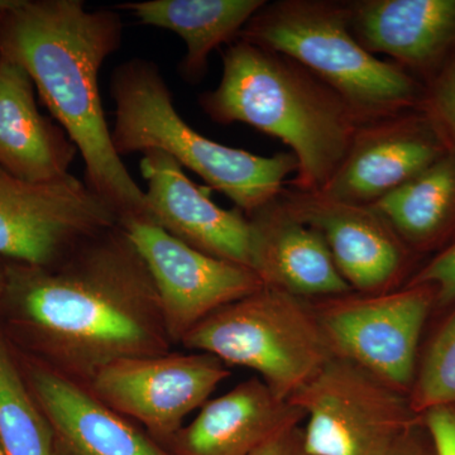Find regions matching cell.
I'll list each match as a JSON object with an SVG mask.
<instances>
[{
    "label": "cell",
    "instance_id": "cell-31",
    "mask_svg": "<svg viewBox=\"0 0 455 455\" xmlns=\"http://www.w3.org/2000/svg\"><path fill=\"white\" fill-rule=\"evenodd\" d=\"M8 9V8H7ZM5 11V9H0V16H2V12Z\"/></svg>",
    "mask_w": 455,
    "mask_h": 455
},
{
    "label": "cell",
    "instance_id": "cell-27",
    "mask_svg": "<svg viewBox=\"0 0 455 455\" xmlns=\"http://www.w3.org/2000/svg\"><path fill=\"white\" fill-rule=\"evenodd\" d=\"M251 455H309L305 449L301 425L281 431Z\"/></svg>",
    "mask_w": 455,
    "mask_h": 455
},
{
    "label": "cell",
    "instance_id": "cell-23",
    "mask_svg": "<svg viewBox=\"0 0 455 455\" xmlns=\"http://www.w3.org/2000/svg\"><path fill=\"white\" fill-rule=\"evenodd\" d=\"M415 414L455 405V309L440 326L416 370L409 394Z\"/></svg>",
    "mask_w": 455,
    "mask_h": 455
},
{
    "label": "cell",
    "instance_id": "cell-7",
    "mask_svg": "<svg viewBox=\"0 0 455 455\" xmlns=\"http://www.w3.org/2000/svg\"><path fill=\"white\" fill-rule=\"evenodd\" d=\"M289 401L305 415L309 455H388L421 420L409 395L337 355Z\"/></svg>",
    "mask_w": 455,
    "mask_h": 455
},
{
    "label": "cell",
    "instance_id": "cell-6",
    "mask_svg": "<svg viewBox=\"0 0 455 455\" xmlns=\"http://www.w3.org/2000/svg\"><path fill=\"white\" fill-rule=\"evenodd\" d=\"M181 346L250 368L287 401L334 355L313 301L265 286L205 317Z\"/></svg>",
    "mask_w": 455,
    "mask_h": 455
},
{
    "label": "cell",
    "instance_id": "cell-1",
    "mask_svg": "<svg viewBox=\"0 0 455 455\" xmlns=\"http://www.w3.org/2000/svg\"><path fill=\"white\" fill-rule=\"evenodd\" d=\"M4 262L0 305L57 372L88 385L113 362L171 352L154 280L119 224L51 267Z\"/></svg>",
    "mask_w": 455,
    "mask_h": 455
},
{
    "label": "cell",
    "instance_id": "cell-10",
    "mask_svg": "<svg viewBox=\"0 0 455 455\" xmlns=\"http://www.w3.org/2000/svg\"><path fill=\"white\" fill-rule=\"evenodd\" d=\"M229 376L228 366L208 353L169 352L113 362L86 386L101 403L166 444Z\"/></svg>",
    "mask_w": 455,
    "mask_h": 455
},
{
    "label": "cell",
    "instance_id": "cell-9",
    "mask_svg": "<svg viewBox=\"0 0 455 455\" xmlns=\"http://www.w3.org/2000/svg\"><path fill=\"white\" fill-rule=\"evenodd\" d=\"M116 212L74 175L26 181L0 169V259L51 267L118 226Z\"/></svg>",
    "mask_w": 455,
    "mask_h": 455
},
{
    "label": "cell",
    "instance_id": "cell-19",
    "mask_svg": "<svg viewBox=\"0 0 455 455\" xmlns=\"http://www.w3.org/2000/svg\"><path fill=\"white\" fill-rule=\"evenodd\" d=\"M76 154L59 123L38 109L29 74L0 55V169L26 181H55L70 175Z\"/></svg>",
    "mask_w": 455,
    "mask_h": 455
},
{
    "label": "cell",
    "instance_id": "cell-30",
    "mask_svg": "<svg viewBox=\"0 0 455 455\" xmlns=\"http://www.w3.org/2000/svg\"><path fill=\"white\" fill-rule=\"evenodd\" d=\"M0 455H7L5 454L4 449H3L2 444H0Z\"/></svg>",
    "mask_w": 455,
    "mask_h": 455
},
{
    "label": "cell",
    "instance_id": "cell-3",
    "mask_svg": "<svg viewBox=\"0 0 455 455\" xmlns=\"http://www.w3.org/2000/svg\"><path fill=\"white\" fill-rule=\"evenodd\" d=\"M218 124L243 123L280 140L298 160L287 187L320 193L339 169L361 122L343 98L291 57L236 40L217 88L199 95Z\"/></svg>",
    "mask_w": 455,
    "mask_h": 455
},
{
    "label": "cell",
    "instance_id": "cell-20",
    "mask_svg": "<svg viewBox=\"0 0 455 455\" xmlns=\"http://www.w3.org/2000/svg\"><path fill=\"white\" fill-rule=\"evenodd\" d=\"M266 0H148L116 5L145 26L175 32L187 44L180 75L190 84L202 82L212 51L238 40Z\"/></svg>",
    "mask_w": 455,
    "mask_h": 455
},
{
    "label": "cell",
    "instance_id": "cell-29",
    "mask_svg": "<svg viewBox=\"0 0 455 455\" xmlns=\"http://www.w3.org/2000/svg\"><path fill=\"white\" fill-rule=\"evenodd\" d=\"M5 286V262L0 259V299H2L3 291Z\"/></svg>",
    "mask_w": 455,
    "mask_h": 455
},
{
    "label": "cell",
    "instance_id": "cell-11",
    "mask_svg": "<svg viewBox=\"0 0 455 455\" xmlns=\"http://www.w3.org/2000/svg\"><path fill=\"white\" fill-rule=\"evenodd\" d=\"M119 226L154 280L173 346L214 311L263 287L252 268L200 252L154 221L125 218Z\"/></svg>",
    "mask_w": 455,
    "mask_h": 455
},
{
    "label": "cell",
    "instance_id": "cell-25",
    "mask_svg": "<svg viewBox=\"0 0 455 455\" xmlns=\"http://www.w3.org/2000/svg\"><path fill=\"white\" fill-rule=\"evenodd\" d=\"M406 284H430L435 290L436 307L455 305V242L416 269Z\"/></svg>",
    "mask_w": 455,
    "mask_h": 455
},
{
    "label": "cell",
    "instance_id": "cell-22",
    "mask_svg": "<svg viewBox=\"0 0 455 455\" xmlns=\"http://www.w3.org/2000/svg\"><path fill=\"white\" fill-rule=\"evenodd\" d=\"M0 444L7 455H59L49 421L2 333Z\"/></svg>",
    "mask_w": 455,
    "mask_h": 455
},
{
    "label": "cell",
    "instance_id": "cell-26",
    "mask_svg": "<svg viewBox=\"0 0 455 455\" xmlns=\"http://www.w3.org/2000/svg\"><path fill=\"white\" fill-rule=\"evenodd\" d=\"M436 455H455V405L438 407L421 415Z\"/></svg>",
    "mask_w": 455,
    "mask_h": 455
},
{
    "label": "cell",
    "instance_id": "cell-12",
    "mask_svg": "<svg viewBox=\"0 0 455 455\" xmlns=\"http://www.w3.org/2000/svg\"><path fill=\"white\" fill-rule=\"evenodd\" d=\"M278 200L293 217L323 235L353 291H391L415 274L412 267L419 256L373 206L338 202L287 185Z\"/></svg>",
    "mask_w": 455,
    "mask_h": 455
},
{
    "label": "cell",
    "instance_id": "cell-28",
    "mask_svg": "<svg viewBox=\"0 0 455 455\" xmlns=\"http://www.w3.org/2000/svg\"><path fill=\"white\" fill-rule=\"evenodd\" d=\"M388 455H436L433 442L423 421L412 425L397 440Z\"/></svg>",
    "mask_w": 455,
    "mask_h": 455
},
{
    "label": "cell",
    "instance_id": "cell-13",
    "mask_svg": "<svg viewBox=\"0 0 455 455\" xmlns=\"http://www.w3.org/2000/svg\"><path fill=\"white\" fill-rule=\"evenodd\" d=\"M447 154L419 108L362 123L339 169L317 194L372 206Z\"/></svg>",
    "mask_w": 455,
    "mask_h": 455
},
{
    "label": "cell",
    "instance_id": "cell-18",
    "mask_svg": "<svg viewBox=\"0 0 455 455\" xmlns=\"http://www.w3.org/2000/svg\"><path fill=\"white\" fill-rule=\"evenodd\" d=\"M305 420L298 407L259 379H245L204 403L166 443L171 455H251L281 431Z\"/></svg>",
    "mask_w": 455,
    "mask_h": 455
},
{
    "label": "cell",
    "instance_id": "cell-17",
    "mask_svg": "<svg viewBox=\"0 0 455 455\" xmlns=\"http://www.w3.org/2000/svg\"><path fill=\"white\" fill-rule=\"evenodd\" d=\"M251 268L263 286L314 301L353 292L323 235L287 211L278 196L245 215Z\"/></svg>",
    "mask_w": 455,
    "mask_h": 455
},
{
    "label": "cell",
    "instance_id": "cell-8",
    "mask_svg": "<svg viewBox=\"0 0 455 455\" xmlns=\"http://www.w3.org/2000/svg\"><path fill=\"white\" fill-rule=\"evenodd\" d=\"M435 300L430 284H405L391 291H353L313 304L334 355L409 395L421 333Z\"/></svg>",
    "mask_w": 455,
    "mask_h": 455
},
{
    "label": "cell",
    "instance_id": "cell-16",
    "mask_svg": "<svg viewBox=\"0 0 455 455\" xmlns=\"http://www.w3.org/2000/svg\"><path fill=\"white\" fill-rule=\"evenodd\" d=\"M46 416L59 455H171L130 419L114 411L88 386L28 359L22 368Z\"/></svg>",
    "mask_w": 455,
    "mask_h": 455
},
{
    "label": "cell",
    "instance_id": "cell-5",
    "mask_svg": "<svg viewBox=\"0 0 455 455\" xmlns=\"http://www.w3.org/2000/svg\"><path fill=\"white\" fill-rule=\"evenodd\" d=\"M238 38L291 57L337 92L361 124L414 109L423 95V84L355 40L343 0L266 2Z\"/></svg>",
    "mask_w": 455,
    "mask_h": 455
},
{
    "label": "cell",
    "instance_id": "cell-4",
    "mask_svg": "<svg viewBox=\"0 0 455 455\" xmlns=\"http://www.w3.org/2000/svg\"><path fill=\"white\" fill-rule=\"evenodd\" d=\"M116 104L112 130L119 157L158 149L194 171L245 215L274 202L284 181L298 172L291 152L259 156L215 142L184 121L176 110L160 68L149 60H128L113 71Z\"/></svg>",
    "mask_w": 455,
    "mask_h": 455
},
{
    "label": "cell",
    "instance_id": "cell-15",
    "mask_svg": "<svg viewBox=\"0 0 455 455\" xmlns=\"http://www.w3.org/2000/svg\"><path fill=\"white\" fill-rule=\"evenodd\" d=\"M346 5L355 40L423 85L455 57V0H346Z\"/></svg>",
    "mask_w": 455,
    "mask_h": 455
},
{
    "label": "cell",
    "instance_id": "cell-24",
    "mask_svg": "<svg viewBox=\"0 0 455 455\" xmlns=\"http://www.w3.org/2000/svg\"><path fill=\"white\" fill-rule=\"evenodd\" d=\"M418 108L438 132L448 152L455 155V57L434 79L424 84Z\"/></svg>",
    "mask_w": 455,
    "mask_h": 455
},
{
    "label": "cell",
    "instance_id": "cell-14",
    "mask_svg": "<svg viewBox=\"0 0 455 455\" xmlns=\"http://www.w3.org/2000/svg\"><path fill=\"white\" fill-rule=\"evenodd\" d=\"M140 167L147 182V220L200 252L251 268V228L243 212L212 203L158 149L145 152Z\"/></svg>",
    "mask_w": 455,
    "mask_h": 455
},
{
    "label": "cell",
    "instance_id": "cell-21",
    "mask_svg": "<svg viewBox=\"0 0 455 455\" xmlns=\"http://www.w3.org/2000/svg\"><path fill=\"white\" fill-rule=\"evenodd\" d=\"M416 254H438L455 242V155L431 166L372 205Z\"/></svg>",
    "mask_w": 455,
    "mask_h": 455
},
{
    "label": "cell",
    "instance_id": "cell-2",
    "mask_svg": "<svg viewBox=\"0 0 455 455\" xmlns=\"http://www.w3.org/2000/svg\"><path fill=\"white\" fill-rule=\"evenodd\" d=\"M123 22L82 0H16L0 16V55L29 74L44 106L76 146L86 185L118 215L147 220L145 191L114 149L100 70L122 47Z\"/></svg>",
    "mask_w": 455,
    "mask_h": 455
}]
</instances>
